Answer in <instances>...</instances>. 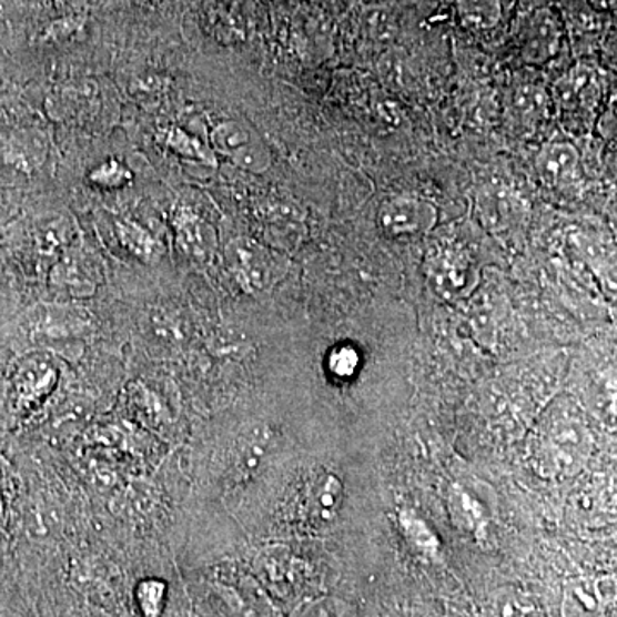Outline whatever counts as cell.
Here are the masks:
<instances>
[{
	"instance_id": "1",
	"label": "cell",
	"mask_w": 617,
	"mask_h": 617,
	"mask_svg": "<svg viewBox=\"0 0 617 617\" xmlns=\"http://www.w3.org/2000/svg\"><path fill=\"white\" fill-rule=\"evenodd\" d=\"M232 272L247 291H266L279 279V264L272 253L251 239L239 237L226 247Z\"/></svg>"
},
{
	"instance_id": "2",
	"label": "cell",
	"mask_w": 617,
	"mask_h": 617,
	"mask_svg": "<svg viewBox=\"0 0 617 617\" xmlns=\"http://www.w3.org/2000/svg\"><path fill=\"white\" fill-rule=\"evenodd\" d=\"M381 229L392 237L427 234L437 222V210L429 201L415 198H393L377 213Z\"/></svg>"
},
{
	"instance_id": "3",
	"label": "cell",
	"mask_w": 617,
	"mask_h": 617,
	"mask_svg": "<svg viewBox=\"0 0 617 617\" xmlns=\"http://www.w3.org/2000/svg\"><path fill=\"white\" fill-rule=\"evenodd\" d=\"M213 143L220 153L234 160L235 165L251 172H261L270 165V154L253 132L235 122L220 125L213 134Z\"/></svg>"
},
{
	"instance_id": "4",
	"label": "cell",
	"mask_w": 617,
	"mask_h": 617,
	"mask_svg": "<svg viewBox=\"0 0 617 617\" xmlns=\"http://www.w3.org/2000/svg\"><path fill=\"white\" fill-rule=\"evenodd\" d=\"M562 42V28L556 16L549 11H538L528 19L522 37V50L528 62H547L553 59Z\"/></svg>"
},
{
	"instance_id": "5",
	"label": "cell",
	"mask_w": 617,
	"mask_h": 617,
	"mask_svg": "<svg viewBox=\"0 0 617 617\" xmlns=\"http://www.w3.org/2000/svg\"><path fill=\"white\" fill-rule=\"evenodd\" d=\"M55 380V371L40 355H30L18 365L14 374V395L19 403L28 405L45 395Z\"/></svg>"
},
{
	"instance_id": "6",
	"label": "cell",
	"mask_w": 617,
	"mask_h": 617,
	"mask_svg": "<svg viewBox=\"0 0 617 617\" xmlns=\"http://www.w3.org/2000/svg\"><path fill=\"white\" fill-rule=\"evenodd\" d=\"M580 156L573 144L550 143L537 156L538 175L549 185L569 184L578 170Z\"/></svg>"
},
{
	"instance_id": "7",
	"label": "cell",
	"mask_w": 617,
	"mask_h": 617,
	"mask_svg": "<svg viewBox=\"0 0 617 617\" xmlns=\"http://www.w3.org/2000/svg\"><path fill=\"white\" fill-rule=\"evenodd\" d=\"M499 0H458V14L463 23L475 30H489L500 19Z\"/></svg>"
},
{
	"instance_id": "8",
	"label": "cell",
	"mask_w": 617,
	"mask_h": 617,
	"mask_svg": "<svg viewBox=\"0 0 617 617\" xmlns=\"http://www.w3.org/2000/svg\"><path fill=\"white\" fill-rule=\"evenodd\" d=\"M165 584L160 580H144L138 585L136 599L144 617H159L165 600Z\"/></svg>"
},
{
	"instance_id": "9",
	"label": "cell",
	"mask_w": 617,
	"mask_h": 617,
	"mask_svg": "<svg viewBox=\"0 0 617 617\" xmlns=\"http://www.w3.org/2000/svg\"><path fill=\"white\" fill-rule=\"evenodd\" d=\"M467 266L458 260H445L436 270L437 285L445 292H456L458 294L465 285L467 279Z\"/></svg>"
},
{
	"instance_id": "10",
	"label": "cell",
	"mask_w": 617,
	"mask_h": 617,
	"mask_svg": "<svg viewBox=\"0 0 617 617\" xmlns=\"http://www.w3.org/2000/svg\"><path fill=\"white\" fill-rule=\"evenodd\" d=\"M181 235L184 247L188 249L189 253L196 254V256L206 253L210 239H208V232H201L200 229H196V222L181 226Z\"/></svg>"
},
{
	"instance_id": "11",
	"label": "cell",
	"mask_w": 617,
	"mask_h": 617,
	"mask_svg": "<svg viewBox=\"0 0 617 617\" xmlns=\"http://www.w3.org/2000/svg\"><path fill=\"white\" fill-rule=\"evenodd\" d=\"M568 604H572V616L576 617H588L595 613L597 609V603H595L594 597L587 594L585 590V585H580L578 588H573L572 594L568 597Z\"/></svg>"
},
{
	"instance_id": "12",
	"label": "cell",
	"mask_w": 617,
	"mask_h": 617,
	"mask_svg": "<svg viewBox=\"0 0 617 617\" xmlns=\"http://www.w3.org/2000/svg\"><path fill=\"white\" fill-rule=\"evenodd\" d=\"M544 91L537 90L535 87H525L516 91L515 107L519 112L530 113L543 107Z\"/></svg>"
},
{
	"instance_id": "13",
	"label": "cell",
	"mask_w": 617,
	"mask_h": 617,
	"mask_svg": "<svg viewBox=\"0 0 617 617\" xmlns=\"http://www.w3.org/2000/svg\"><path fill=\"white\" fill-rule=\"evenodd\" d=\"M499 617H538L537 610L528 604V600L512 597L503 600L499 606Z\"/></svg>"
}]
</instances>
